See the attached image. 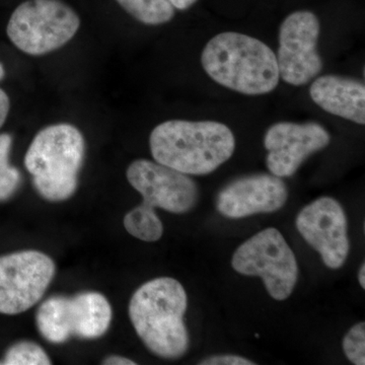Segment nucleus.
Here are the masks:
<instances>
[{
	"label": "nucleus",
	"instance_id": "nucleus-1",
	"mask_svg": "<svg viewBox=\"0 0 365 365\" xmlns=\"http://www.w3.org/2000/svg\"><path fill=\"white\" fill-rule=\"evenodd\" d=\"M188 297L179 281L155 278L132 295L129 317L137 335L153 354L179 359L188 352L190 338L184 316Z\"/></svg>",
	"mask_w": 365,
	"mask_h": 365
},
{
	"label": "nucleus",
	"instance_id": "nucleus-2",
	"mask_svg": "<svg viewBox=\"0 0 365 365\" xmlns=\"http://www.w3.org/2000/svg\"><path fill=\"white\" fill-rule=\"evenodd\" d=\"M150 146L155 162L185 175L202 176L232 158L235 139L220 122L170 120L153 129Z\"/></svg>",
	"mask_w": 365,
	"mask_h": 365
},
{
	"label": "nucleus",
	"instance_id": "nucleus-3",
	"mask_svg": "<svg viewBox=\"0 0 365 365\" xmlns=\"http://www.w3.org/2000/svg\"><path fill=\"white\" fill-rule=\"evenodd\" d=\"M201 63L218 85L244 95H265L279 83L275 53L265 43L244 34L216 35L204 47Z\"/></svg>",
	"mask_w": 365,
	"mask_h": 365
},
{
	"label": "nucleus",
	"instance_id": "nucleus-4",
	"mask_svg": "<svg viewBox=\"0 0 365 365\" xmlns=\"http://www.w3.org/2000/svg\"><path fill=\"white\" fill-rule=\"evenodd\" d=\"M83 134L71 124L46 127L33 139L25 165L33 184L46 200H67L78 188L79 170L85 158Z\"/></svg>",
	"mask_w": 365,
	"mask_h": 365
},
{
	"label": "nucleus",
	"instance_id": "nucleus-5",
	"mask_svg": "<svg viewBox=\"0 0 365 365\" xmlns=\"http://www.w3.org/2000/svg\"><path fill=\"white\" fill-rule=\"evenodd\" d=\"M79 26L78 14L60 0H26L14 9L6 33L21 51L41 56L63 47Z\"/></svg>",
	"mask_w": 365,
	"mask_h": 365
},
{
	"label": "nucleus",
	"instance_id": "nucleus-6",
	"mask_svg": "<svg viewBox=\"0 0 365 365\" xmlns=\"http://www.w3.org/2000/svg\"><path fill=\"white\" fill-rule=\"evenodd\" d=\"M232 268L246 276H259L268 294L276 300L292 295L297 278V258L283 235L269 227L250 237L235 252Z\"/></svg>",
	"mask_w": 365,
	"mask_h": 365
},
{
	"label": "nucleus",
	"instance_id": "nucleus-7",
	"mask_svg": "<svg viewBox=\"0 0 365 365\" xmlns=\"http://www.w3.org/2000/svg\"><path fill=\"white\" fill-rule=\"evenodd\" d=\"M55 271L54 261L35 250L0 257V314L13 316L37 304Z\"/></svg>",
	"mask_w": 365,
	"mask_h": 365
},
{
	"label": "nucleus",
	"instance_id": "nucleus-8",
	"mask_svg": "<svg viewBox=\"0 0 365 365\" xmlns=\"http://www.w3.org/2000/svg\"><path fill=\"white\" fill-rule=\"evenodd\" d=\"M319 32V19L311 11H295L281 24L276 60L279 76L288 85H307L323 69L317 49Z\"/></svg>",
	"mask_w": 365,
	"mask_h": 365
},
{
	"label": "nucleus",
	"instance_id": "nucleus-9",
	"mask_svg": "<svg viewBox=\"0 0 365 365\" xmlns=\"http://www.w3.org/2000/svg\"><path fill=\"white\" fill-rule=\"evenodd\" d=\"M129 184L143 196V203L182 215L195 207L199 199L196 182L181 172L148 160H137L126 173Z\"/></svg>",
	"mask_w": 365,
	"mask_h": 365
},
{
	"label": "nucleus",
	"instance_id": "nucleus-10",
	"mask_svg": "<svg viewBox=\"0 0 365 365\" xmlns=\"http://www.w3.org/2000/svg\"><path fill=\"white\" fill-rule=\"evenodd\" d=\"M304 241L321 255L327 267L339 269L349 254L347 217L341 204L321 197L300 210L295 220Z\"/></svg>",
	"mask_w": 365,
	"mask_h": 365
},
{
	"label": "nucleus",
	"instance_id": "nucleus-11",
	"mask_svg": "<svg viewBox=\"0 0 365 365\" xmlns=\"http://www.w3.org/2000/svg\"><path fill=\"white\" fill-rule=\"evenodd\" d=\"M330 141L329 132L318 123L279 122L264 137L268 151L266 165L274 176L292 177L309 155L324 150Z\"/></svg>",
	"mask_w": 365,
	"mask_h": 365
},
{
	"label": "nucleus",
	"instance_id": "nucleus-12",
	"mask_svg": "<svg viewBox=\"0 0 365 365\" xmlns=\"http://www.w3.org/2000/svg\"><path fill=\"white\" fill-rule=\"evenodd\" d=\"M287 199V186L281 178L272 174L251 175L227 185L218 193L216 208L225 217L237 220L276 212Z\"/></svg>",
	"mask_w": 365,
	"mask_h": 365
},
{
	"label": "nucleus",
	"instance_id": "nucleus-13",
	"mask_svg": "<svg viewBox=\"0 0 365 365\" xmlns=\"http://www.w3.org/2000/svg\"><path fill=\"white\" fill-rule=\"evenodd\" d=\"M309 95L314 104L355 123H365V86L361 81L338 76H319L312 83Z\"/></svg>",
	"mask_w": 365,
	"mask_h": 365
},
{
	"label": "nucleus",
	"instance_id": "nucleus-14",
	"mask_svg": "<svg viewBox=\"0 0 365 365\" xmlns=\"http://www.w3.org/2000/svg\"><path fill=\"white\" fill-rule=\"evenodd\" d=\"M112 307L104 295L83 292L68 299L67 323L71 337L97 339L107 332L112 321Z\"/></svg>",
	"mask_w": 365,
	"mask_h": 365
},
{
	"label": "nucleus",
	"instance_id": "nucleus-15",
	"mask_svg": "<svg viewBox=\"0 0 365 365\" xmlns=\"http://www.w3.org/2000/svg\"><path fill=\"white\" fill-rule=\"evenodd\" d=\"M68 297H53L46 299L36 314L38 330L52 344H62L71 337L67 324Z\"/></svg>",
	"mask_w": 365,
	"mask_h": 365
},
{
	"label": "nucleus",
	"instance_id": "nucleus-16",
	"mask_svg": "<svg viewBox=\"0 0 365 365\" xmlns=\"http://www.w3.org/2000/svg\"><path fill=\"white\" fill-rule=\"evenodd\" d=\"M124 227L127 232L140 241L157 242L163 234L162 220L155 208L143 203L129 211L124 217Z\"/></svg>",
	"mask_w": 365,
	"mask_h": 365
},
{
	"label": "nucleus",
	"instance_id": "nucleus-17",
	"mask_svg": "<svg viewBox=\"0 0 365 365\" xmlns=\"http://www.w3.org/2000/svg\"><path fill=\"white\" fill-rule=\"evenodd\" d=\"M125 11L144 25L158 26L169 23L175 9L169 0H116Z\"/></svg>",
	"mask_w": 365,
	"mask_h": 365
},
{
	"label": "nucleus",
	"instance_id": "nucleus-18",
	"mask_svg": "<svg viewBox=\"0 0 365 365\" xmlns=\"http://www.w3.org/2000/svg\"><path fill=\"white\" fill-rule=\"evenodd\" d=\"M11 144L9 134H0V201L11 198L21 184L20 170L9 165Z\"/></svg>",
	"mask_w": 365,
	"mask_h": 365
},
{
	"label": "nucleus",
	"instance_id": "nucleus-19",
	"mask_svg": "<svg viewBox=\"0 0 365 365\" xmlns=\"http://www.w3.org/2000/svg\"><path fill=\"white\" fill-rule=\"evenodd\" d=\"M51 360L40 345L31 341H21L7 349L2 364L49 365Z\"/></svg>",
	"mask_w": 365,
	"mask_h": 365
},
{
	"label": "nucleus",
	"instance_id": "nucleus-20",
	"mask_svg": "<svg viewBox=\"0 0 365 365\" xmlns=\"http://www.w3.org/2000/svg\"><path fill=\"white\" fill-rule=\"evenodd\" d=\"M343 350L346 357L353 364H365V323L353 326L343 339Z\"/></svg>",
	"mask_w": 365,
	"mask_h": 365
},
{
	"label": "nucleus",
	"instance_id": "nucleus-21",
	"mask_svg": "<svg viewBox=\"0 0 365 365\" xmlns=\"http://www.w3.org/2000/svg\"><path fill=\"white\" fill-rule=\"evenodd\" d=\"M200 365H255L251 360L239 355L223 354L207 357L199 364Z\"/></svg>",
	"mask_w": 365,
	"mask_h": 365
},
{
	"label": "nucleus",
	"instance_id": "nucleus-22",
	"mask_svg": "<svg viewBox=\"0 0 365 365\" xmlns=\"http://www.w3.org/2000/svg\"><path fill=\"white\" fill-rule=\"evenodd\" d=\"M9 108H11V103H9V96L6 95V91L0 88V128L6 123Z\"/></svg>",
	"mask_w": 365,
	"mask_h": 365
},
{
	"label": "nucleus",
	"instance_id": "nucleus-23",
	"mask_svg": "<svg viewBox=\"0 0 365 365\" xmlns=\"http://www.w3.org/2000/svg\"><path fill=\"white\" fill-rule=\"evenodd\" d=\"M103 364L108 365H135L136 362L133 360L125 359V357L119 356V355H111V356L107 357L103 361Z\"/></svg>",
	"mask_w": 365,
	"mask_h": 365
},
{
	"label": "nucleus",
	"instance_id": "nucleus-24",
	"mask_svg": "<svg viewBox=\"0 0 365 365\" xmlns=\"http://www.w3.org/2000/svg\"><path fill=\"white\" fill-rule=\"evenodd\" d=\"M170 4L174 6V9H180V11H185L189 9L190 6H193L197 0H169Z\"/></svg>",
	"mask_w": 365,
	"mask_h": 365
},
{
	"label": "nucleus",
	"instance_id": "nucleus-25",
	"mask_svg": "<svg viewBox=\"0 0 365 365\" xmlns=\"http://www.w3.org/2000/svg\"><path fill=\"white\" fill-rule=\"evenodd\" d=\"M359 280L360 287L365 289V265L362 263L361 267L359 269Z\"/></svg>",
	"mask_w": 365,
	"mask_h": 365
},
{
	"label": "nucleus",
	"instance_id": "nucleus-26",
	"mask_svg": "<svg viewBox=\"0 0 365 365\" xmlns=\"http://www.w3.org/2000/svg\"><path fill=\"white\" fill-rule=\"evenodd\" d=\"M4 76H6V71H4V66L0 64V81L4 78Z\"/></svg>",
	"mask_w": 365,
	"mask_h": 365
},
{
	"label": "nucleus",
	"instance_id": "nucleus-27",
	"mask_svg": "<svg viewBox=\"0 0 365 365\" xmlns=\"http://www.w3.org/2000/svg\"><path fill=\"white\" fill-rule=\"evenodd\" d=\"M0 364H2V362H0Z\"/></svg>",
	"mask_w": 365,
	"mask_h": 365
}]
</instances>
